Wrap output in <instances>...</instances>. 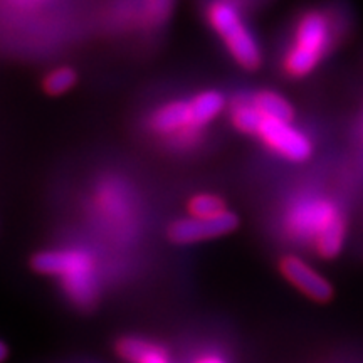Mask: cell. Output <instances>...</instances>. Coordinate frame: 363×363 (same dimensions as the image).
<instances>
[{
    "instance_id": "6da1fadb",
    "label": "cell",
    "mask_w": 363,
    "mask_h": 363,
    "mask_svg": "<svg viewBox=\"0 0 363 363\" xmlns=\"http://www.w3.org/2000/svg\"><path fill=\"white\" fill-rule=\"evenodd\" d=\"M33 267L43 274L59 276L66 293L76 305L89 306L96 296V272L91 254L81 249L40 252L33 259Z\"/></svg>"
},
{
    "instance_id": "7a4b0ae2",
    "label": "cell",
    "mask_w": 363,
    "mask_h": 363,
    "mask_svg": "<svg viewBox=\"0 0 363 363\" xmlns=\"http://www.w3.org/2000/svg\"><path fill=\"white\" fill-rule=\"evenodd\" d=\"M208 22L224 39L230 56L239 66L256 69L261 65V49L247 26L244 24L238 6L230 0H216L208 7Z\"/></svg>"
},
{
    "instance_id": "3957f363",
    "label": "cell",
    "mask_w": 363,
    "mask_h": 363,
    "mask_svg": "<svg viewBox=\"0 0 363 363\" xmlns=\"http://www.w3.org/2000/svg\"><path fill=\"white\" fill-rule=\"evenodd\" d=\"M328 19L320 12H310L298 22L294 44L286 54L284 69L293 78H303L315 69L330 44Z\"/></svg>"
},
{
    "instance_id": "277c9868",
    "label": "cell",
    "mask_w": 363,
    "mask_h": 363,
    "mask_svg": "<svg viewBox=\"0 0 363 363\" xmlns=\"http://www.w3.org/2000/svg\"><path fill=\"white\" fill-rule=\"evenodd\" d=\"M342 217L338 207L326 199L311 197L298 201L289 208L286 217L288 230L298 239H313L316 240L330 224Z\"/></svg>"
},
{
    "instance_id": "5b68a950",
    "label": "cell",
    "mask_w": 363,
    "mask_h": 363,
    "mask_svg": "<svg viewBox=\"0 0 363 363\" xmlns=\"http://www.w3.org/2000/svg\"><path fill=\"white\" fill-rule=\"evenodd\" d=\"M257 136L272 152L291 162H305L311 157V142L303 131L294 128L291 121L264 118Z\"/></svg>"
},
{
    "instance_id": "8992f818",
    "label": "cell",
    "mask_w": 363,
    "mask_h": 363,
    "mask_svg": "<svg viewBox=\"0 0 363 363\" xmlns=\"http://www.w3.org/2000/svg\"><path fill=\"white\" fill-rule=\"evenodd\" d=\"M238 227V217L233 212H222L212 217H194V219H182L170 225L169 235L172 240L180 244L195 242V240L212 239L224 235Z\"/></svg>"
},
{
    "instance_id": "52a82bcc",
    "label": "cell",
    "mask_w": 363,
    "mask_h": 363,
    "mask_svg": "<svg viewBox=\"0 0 363 363\" xmlns=\"http://www.w3.org/2000/svg\"><path fill=\"white\" fill-rule=\"evenodd\" d=\"M150 126L158 135L177 138V142L189 145L195 140L199 128L194 125L189 101H172L163 104L152 115Z\"/></svg>"
},
{
    "instance_id": "ba28073f",
    "label": "cell",
    "mask_w": 363,
    "mask_h": 363,
    "mask_svg": "<svg viewBox=\"0 0 363 363\" xmlns=\"http://www.w3.org/2000/svg\"><path fill=\"white\" fill-rule=\"evenodd\" d=\"M281 271L291 283L301 289L308 298L315 301L326 303L333 298V288L323 276L318 274L311 266L299 257L288 256L281 261Z\"/></svg>"
},
{
    "instance_id": "9c48e42d",
    "label": "cell",
    "mask_w": 363,
    "mask_h": 363,
    "mask_svg": "<svg viewBox=\"0 0 363 363\" xmlns=\"http://www.w3.org/2000/svg\"><path fill=\"white\" fill-rule=\"evenodd\" d=\"M190 113H192L194 125L199 130L207 123H211L214 118H217L224 111L225 98L219 91H203L189 101Z\"/></svg>"
},
{
    "instance_id": "30bf717a",
    "label": "cell",
    "mask_w": 363,
    "mask_h": 363,
    "mask_svg": "<svg viewBox=\"0 0 363 363\" xmlns=\"http://www.w3.org/2000/svg\"><path fill=\"white\" fill-rule=\"evenodd\" d=\"M118 352L131 363H170L167 353L157 345L138 338H125L118 343Z\"/></svg>"
},
{
    "instance_id": "8fae6325",
    "label": "cell",
    "mask_w": 363,
    "mask_h": 363,
    "mask_svg": "<svg viewBox=\"0 0 363 363\" xmlns=\"http://www.w3.org/2000/svg\"><path fill=\"white\" fill-rule=\"evenodd\" d=\"M345 235H347V222H345L342 216L318 235L315 240L316 252L320 254L321 257H326V259L338 256L343 249Z\"/></svg>"
},
{
    "instance_id": "7c38bea8",
    "label": "cell",
    "mask_w": 363,
    "mask_h": 363,
    "mask_svg": "<svg viewBox=\"0 0 363 363\" xmlns=\"http://www.w3.org/2000/svg\"><path fill=\"white\" fill-rule=\"evenodd\" d=\"M254 106L262 113L264 118H272V120L291 121L294 116L293 106L283 96L272 91H261L252 98Z\"/></svg>"
},
{
    "instance_id": "4fadbf2b",
    "label": "cell",
    "mask_w": 363,
    "mask_h": 363,
    "mask_svg": "<svg viewBox=\"0 0 363 363\" xmlns=\"http://www.w3.org/2000/svg\"><path fill=\"white\" fill-rule=\"evenodd\" d=\"M230 118H233V125L235 128L247 135L259 133L262 121H264V116H262V113L254 106L252 99L251 101L235 103L233 113H230Z\"/></svg>"
},
{
    "instance_id": "5bb4252c",
    "label": "cell",
    "mask_w": 363,
    "mask_h": 363,
    "mask_svg": "<svg viewBox=\"0 0 363 363\" xmlns=\"http://www.w3.org/2000/svg\"><path fill=\"white\" fill-rule=\"evenodd\" d=\"M76 72L71 67H59L48 74L44 79V88L49 94H61L69 91L76 84Z\"/></svg>"
},
{
    "instance_id": "9a60e30c",
    "label": "cell",
    "mask_w": 363,
    "mask_h": 363,
    "mask_svg": "<svg viewBox=\"0 0 363 363\" xmlns=\"http://www.w3.org/2000/svg\"><path fill=\"white\" fill-rule=\"evenodd\" d=\"M189 208L195 217H212L225 212V206L222 202V199L216 197L212 194H201L197 197H194L190 201Z\"/></svg>"
},
{
    "instance_id": "2e32d148",
    "label": "cell",
    "mask_w": 363,
    "mask_h": 363,
    "mask_svg": "<svg viewBox=\"0 0 363 363\" xmlns=\"http://www.w3.org/2000/svg\"><path fill=\"white\" fill-rule=\"evenodd\" d=\"M172 2L174 0H147L145 2V16H147L150 24L157 26L165 21L170 13Z\"/></svg>"
},
{
    "instance_id": "e0dca14e",
    "label": "cell",
    "mask_w": 363,
    "mask_h": 363,
    "mask_svg": "<svg viewBox=\"0 0 363 363\" xmlns=\"http://www.w3.org/2000/svg\"><path fill=\"white\" fill-rule=\"evenodd\" d=\"M197 363H225L219 355H206L202 357Z\"/></svg>"
},
{
    "instance_id": "ac0fdd59",
    "label": "cell",
    "mask_w": 363,
    "mask_h": 363,
    "mask_svg": "<svg viewBox=\"0 0 363 363\" xmlns=\"http://www.w3.org/2000/svg\"><path fill=\"white\" fill-rule=\"evenodd\" d=\"M7 355H9V348H7V345L4 343V342H0V363H2L4 360H6Z\"/></svg>"
}]
</instances>
